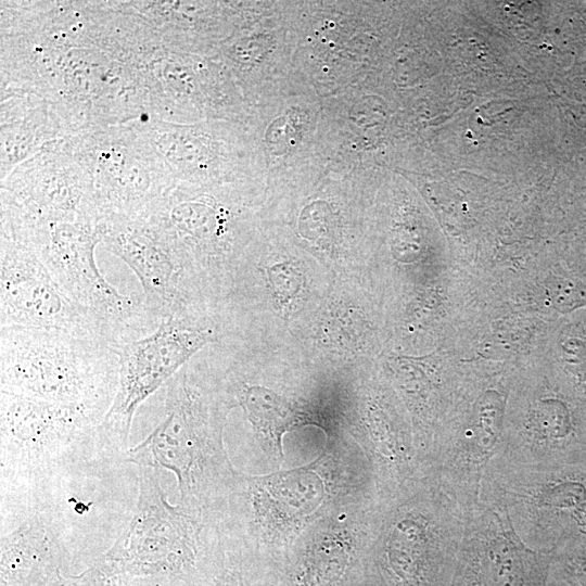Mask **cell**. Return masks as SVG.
<instances>
[{
	"instance_id": "3",
	"label": "cell",
	"mask_w": 586,
	"mask_h": 586,
	"mask_svg": "<svg viewBox=\"0 0 586 586\" xmlns=\"http://www.w3.org/2000/svg\"><path fill=\"white\" fill-rule=\"evenodd\" d=\"M104 219L35 220L1 216V237L29 247L65 292L99 323L114 346L153 332L161 320L139 295H125L101 273L95 247L103 241Z\"/></svg>"
},
{
	"instance_id": "1",
	"label": "cell",
	"mask_w": 586,
	"mask_h": 586,
	"mask_svg": "<svg viewBox=\"0 0 586 586\" xmlns=\"http://www.w3.org/2000/svg\"><path fill=\"white\" fill-rule=\"evenodd\" d=\"M93 412L0 391V484L5 509L23 511L52 498L67 476L95 459L114 460Z\"/></svg>"
},
{
	"instance_id": "14",
	"label": "cell",
	"mask_w": 586,
	"mask_h": 586,
	"mask_svg": "<svg viewBox=\"0 0 586 586\" xmlns=\"http://www.w3.org/2000/svg\"><path fill=\"white\" fill-rule=\"evenodd\" d=\"M270 284L276 297L281 302L293 298L301 290V273L288 264L276 265L267 269Z\"/></svg>"
},
{
	"instance_id": "9",
	"label": "cell",
	"mask_w": 586,
	"mask_h": 586,
	"mask_svg": "<svg viewBox=\"0 0 586 586\" xmlns=\"http://www.w3.org/2000/svg\"><path fill=\"white\" fill-rule=\"evenodd\" d=\"M551 557L528 547L504 509L480 499L470 513L449 586H548Z\"/></svg>"
},
{
	"instance_id": "12",
	"label": "cell",
	"mask_w": 586,
	"mask_h": 586,
	"mask_svg": "<svg viewBox=\"0 0 586 586\" xmlns=\"http://www.w3.org/2000/svg\"><path fill=\"white\" fill-rule=\"evenodd\" d=\"M14 526L1 531V585L52 586L68 555V526L49 501L11 517Z\"/></svg>"
},
{
	"instance_id": "13",
	"label": "cell",
	"mask_w": 586,
	"mask_h": 586,
	"mask_svg": "<svg viewBox=\"0 0 586 586\" xmlns=\"http://www.w3.org/2000/svg\"><path fill=\"white\" fill-rule=\"evenodd\" d=\"M238 397L257 433L281 455L282 435L301 423L302 415L286 399L262 386L245 385Z\"/></svg>"
},
{
	"instance_id": "10",
	"label": "cell",
	"mask_w": 586,
	"mask_h": 586,
	"mask_svg": "<svg viewBox=\"0 0 586 586\" xmlns=\"http://www.w3.org/2000/svg\"><path fill=\"white\" fill-rule=\"evenodd\" d=\"M0 256L1 327L63 330L106 340L94 318L65 292L34 251L1 237Z\"/></svg>"
},
{
	"instance_id": "4",
	"label": "cell",
	"mask_w": 586,
	"mask_h": 586,
	"mask_svg": "<svg viewBox=\"0 0 586 586\" xmlns=\"http://www.w3.org/2000/svg\"><path fill=\"white\" fill-rule=\"evenodd\" d=\"M165 416L122 462L167 470L177 479L179 505L199 515L224 476L220 430L206 393L186 366L165 385Z\"/></svg>"
},
{
	"instance_id": "5",
	"label": "cell",
	"mask_w": 586,
	"mask_h": 586,
	"mask_svg": "<svg viewBox=\"0 0 586 586\" xmlns=\"http://www.w3.org/2000/svg\"><path fill=\"white\" fill-rule=\"evenodd\" d=\"M416 497L396 508L383 532L379 565L386 586H449L470 513L424 474Z\"/></svg>"
},
{
	"instance_id": "2",
	"label": "cell",
	"mask_w": 586,
	"mask_h": 586,
	"mask_svg": "<svg viewBox=\"0 0 586 586\" xmlns=\"http://www.w3.org/2000/svg\"><path fill=\"white\" fill-rule=\"evenodd\" d=\"M117 347L63 330L0 328V391L104 417L118 384Z\"/></svg>"
},
{
	"instance_id": "7",
	"label": "cell",
	"mask_w": 586,
	"mask_h": 586,
	"mask_svg": "<svg viewBox=\"0 0 586 586\" xmlns=\"http://www.w3.org/2000/svg\"><path fill=\"white\" fill-rule=\"evenodd\" d=\"M215 340L214 329L193 316H171L150 334L117 347L118 384L100 430L116 460L129 448L132 419L138 408L166 383L204 345Z\"/></svg>"
},
{
	"instance_id": "8",
	"label": "cell",
	"mask_w": 586,
	"mask_h": 586,
	"mask_svg": "<svg viewBox=\"0 0 586 586\" xmlns=\"http://www.w3.org/2000/svg\"><path fill=\"white\" fill-rule=\"evenodd\" d=\"M75 155L102 218L139 216L174 186L146 135L126 129L86 135Z\"/></svg>"
},
{
	"instance_id": "6",
	"label": "cell",
	"mask_w": 586,
	"mask_h": 586,
	"mask_svg": "<svg viewBox=\"0 0 586 586\" xmlns=\"http://www.w3.org/2000/svg\"><path fill=\"white\" fill-rule=\"evenodd\" d=\"M200 534V517L168 501L160 470L139 468L132 517L99 564L110 572L155 577L169 585L195 563Z\"/></svg>"
},
{
	"instance_id": "11",
	"label": "cell",
	"mask_w": 586,
	"mask_h": 586,
	"mask_svg": "<svg viewBox=\"0 0 586 586\" xmlns=\"http://www.w3.org/2000/svg\"><path fill=\"white\" fill-rule=\"evenodd\" d=\"M102 243L135 272L145 305L161 321L192 315L191 283L174 251L145 218H105Z\"/></svg>"
}]
</instances>
